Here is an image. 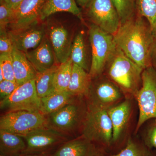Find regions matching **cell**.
Returning a JSON list of instances; mask_svg holds the SVG:
<instances>
[{
	"instance_id": "6da1fadb",
	"label": "cell",
	"mask_w": 156,
	"mask_h": 156,
	"mask_svg": "<svg viewBox=\"0 0 156 156\" xmlns=\"http://www.w3.org/2000/svg\"><path fill=\"white\" fill-rule=\"evenodd\" d=\"M117 47L143 69L151 66L154 34L144 17L136 15L120 25L113 35Z\"/></svg>"
},
{
	"instance_id": "7a4b0ae2",
	"label": "cell",
	"mask_w": 156,
	"mask_h": 156,
	"mask_svg": "<svg viewBox=\"0 0 156 156\" xmlns=\"http://www.w3.org/2000/svg\"><path fill=\"white\" fill-rule=\"evenodd\" d=\"M106 69L109 79L123 93L135 97L142 84L143 69L128 58L117 47L107 65Z\"/></svg>"
},
{
	"instance_id": "3957f363",
	"label": "cell",
	"mask_w": 156,
	"mask_h": 156,
	"mask_svg": "<svg viewBox=\"0 0 156 156\" xmlns=\"http://www.w3.org/2000/svg\"><path fill=\"white\" fill-rule=\"evenodd\" d=\"M89 39L92 59L89 74L92 79L100 76L116 50L113 35L92 23L89 27Z\"/></svg>"
},
{
	"instance_id": "277c9868",
	"label": "cell",
	"mask_w": 156,
	"mask_h": 156,
	"mask_svg": "<svg viewBox=\"0 0 156 156\" xmlns=\"http://www.w3.org/2000/svg\"><path fill=\"white\" fill-rule=\"evenodd\" d=\"M109 108L90 103L82 122V136L92 142L108 145L112 142Z\"/></svg>"
},
{
	"instance_id": "5b68a950",
	"label": "cell",
	"mask_w": 156,
	"mask_h": 156,
	"mask_svg": "<svg viewBox=\"0 0 156 156\" xmlns=\"http://www.w3.org/2000/svg\"><path fill=\"white\" fill-rule=\"evenodd\" d=\"M48 128L49 127L47 116L38 112H7L0 119V130L21 136Z\"/></svg>"
},
{
	"instance_id": "8992f818",
	"label": "cell",
	"mask_w": 156,
	"mask_h": 156,
	"mask_svg": "<svg viewBox=\"0 0 156 156\" xmlns=\"http://www.w3.org/2000/svg\"><path fill=\"white\" fill-rule=\"evenodd\" d=\"M139 108V117L135 132L148 121L156 119V69L152 66L144 69L142 84L135 95Z\"/></svg>"
},
{
	"instance_id": "52a82bcc",
	"label": "cell",
	"mask_w": 156,
	"mask_h": 156,
	"mask_svg": "<svg viewBox=\"0 0 156 156\" xmlns=\"http://www.w3.org/2000/svg\"><path fill=\"white\" fill-rule=\"evenodd\" d=\"M86 9L87 17L92 23L114 35L121 22L112 0H90Z\"/></svg>"
},
{
	"instance_id": "ba28073f",
	"label": "cell",
	"mask_w": 156,
	"mask_h": 156,
	"mask_svg": "<svg viewBox=\"0 0 156 156\" xmlns=\"http://www.w3.org/2000/svg\"><path fill=\"white\" fill-rule=\"evenodd\" d=\"M0 107L6 112L16 111L41 112V100L37 94L34 80L19 86L10 96L1 101Z\"/></svg>"
},
{
	"instance_id": "9c48e42d",
	"label": "cell",
	"mask_w": 156,
	"mask_h": 156,
	"mask_svg": "<svg viewBox=\"0 0 156 156\" xmlns=\"http://www.w3.org/2000/svg\"><path fill=\"white\" fill-rule=\"evenodd\" d=\"M27 144L24 155L41 154L67 141V135L49 128L22 136Z\"/></svg>"
},
{
	"instance_id": "30bf717a",
	"label": "cell",
	"mask_w": 156,
	"mask_h": 156,
	"mask_svg": "<svg viewBox=\"0 0 156 156\" xmlns=\"http://www.w3.org/2000/svg\"><path fill=\"white\" fill-rule=\"evenodd\" d=\"M46 34L52 45L56 62L61 64L70 56L73 42L69 32L64 26L56 20H49L45 24Z\"/></svg>"
},
{
	"instance_id": "8fae6325",
	"label": "cell",
	"mask_w": 156,
	"mask_h": 156,
	"mask_svg": "<svg viewBox=\"0 0 156 156\" xmlns=\"http://www.w3.org/2000/svg\"><path fill=\"white\" fill-rule=\"evenodd\" d=\"M74 101L47 116L49 128L67 135L77 127L82 121V111Z\"/></svg>"
},
{
	"instance_id": "7c38bea8",
	"label": "cell",
	"mask_w": 156,
	"mask_h": 156,
	"mask_svg": "<svg viewBox=\"0 0 156 156\" xmlns=\"http://www.w3.org/2000/svg\"><path fill=\"white\" fill-rule=\"evenodd\" d=\"M8 32L14 48L24 53L37 47L46 35L45 24L40 21L25 28Z\"/></svg>"
},
{
	"instance_id": "4fadbf2b",
	"label": "cell",
	"mask_w": 156,
	"mask_h": 156,
	"mask_svg": "<svg viewBox=\"0 0 156 156\" xmlns=\"http://www.w3.org/2000/svg\"><path fill=\"white\" fill-rule=\"evenodd\" d=\"M88 95L90 103L105 107L117 103L123 98V92L112 81L108 79H101L91 84Z\"/></svg>"
},
{
	"instance_id": "5bb4252c",
	"label": "cell",
	"mask_w": 156,
	"mask_h": 156,
	"mask_svg": "<svg viewBox=\"0 0 156 156\" xmlns=\"http://www.w3.org/2000/svg\"><path fill=\"white\" fill-rule=\"evenodd\" d=\"M45 0H23L16 10L13 21L9 25L10 30L25 28L39 22Z\"/></svg>"
},
{
	"instance_id": "9a60e30c",
	"label": "cell",
	"mask_w": 156,
	"mask_h": 156,
	"mask_svg": "<svg viewBox=\"0 0 156 156\" xmlns=\"http://www.w3.org/2000/svg\"><path fill=\"white\" fill-rule=\"evenodd\" d=\"M25 54L37 72H43L57 64L52 45L46 34L37 47Z\"/></svg>"
},
{
	"instance_id": "2e32d148",
	"label": "cell",
	"mask_w": 156,
	"mask_h": 156,
	"mask_svg": "<svg viewBox=\"0 0 156 156\" xmlns=\"http://www.w3.org/2000/svg\"><path fill=\"white\" fill-rule=\"evenodd\" d=\"M98 155L93 142L82 136L63 143L50 156H95Z\"/></svg>"
},
{
	"instance_id": "e0dca14e",
	"label": "cell",
	"mask_w": 156,
	"mask_h": 156,
	"mask_svg": "<svg viewBox=\"0 0 156 156\" xmlns=\"http://www.w3.org/2000/svg\"><path fill=\"white\" fill-rule=\"evenodd\" d=\"M131 108V104L128 100L109 108L108 114L112 126V142L119 140L126 128L130 119Z\"/></svg>"
},
{
	"instance_id": "ac0fdd59",
	"label": "cell",
	"mask_w": 156,
	"mask_h": 156,
	"mask_svg": "<svg viewBox=\"0 0 156 156\" xmlns=\"http://www.w3.org/2000/svg\"><path fill=\"white\" fill-rule=\"evenodd\" d=\"M11 56L15 81L19 86L35 80L37 71L27 58L25 53L14 47Z\"/></svg>"
},
{
	"instance_id": "d6986e66",
	"label": "cell",
	"mask_w": 156,
	"mask_h": 156,
	"mask_svg": "<svg viewBox=\"0 0 156 156\" xmlns=\"http://www.w3.org/2000/svg\"><path fill=\"white\" fill-rule=\"evenodd\" d=\"M89 73L73 63L71 77L67 91L74 97L88 95L92 83Z\"/></svg>"
},
{
	"instance_id": "ffe728a7",
	"label": "cell",
	"mask_w": 156,
	"mask_h": 156,
	"mask_svg": "<svg viewBox=\"0 0 156 156\" xmlns=\"http://www.w3.org/2000/svg\"><path fill=\"white\" fill-rule=\"evenodd\" d=\"M60 12H68L83 20L82 13L76 0H45L40 20L43 21L52 14Z\"/></svg>"
},
{
	"instance_id": "44dd1931",
	"label": "cell",
	"mask_w": 156,
	"mask_h": 156,
	"mask_svg": "<svg viewBox=\"0 0 156 156\" xmlns=\"http://www.w3.org/2000/svg\"><path fill=\"white\" fill-rule=\"evenodd\" d=\"M26 148V142L22 136L0 130L1 155L5 156H23Z\"/></svg>"
},
{
	"instance_id": "7402d4cb",
	"label": "cell",
	"mask_w": 156,
	"mask_h": 156,
	"mask_svg": "<svg viewBox=\"0 0 156 156\" xmlns=\"http://www.w3.org/2000/svg\"><path fill=\"white\" fill-rule=\"evenodd\" d=\"M74 97L68 91H54L41 98V112L48 116L74 100Z\"/></svg>"
},
{
	"instance_id": "603a6c76",
	"label": "cell",
	"mask_w": 156,
	"mask_h": 156,
	"mask_svg": "<svg viewBox=\"0 0 156 156\" xmlns=\"http://www.w3.org/2000/svg\"><path fill=\"white\" fill-rule=\"evenodd\" d=\"M58 65H55L50 69L43 72H37L34 80L35 85L37 94L41 99L55 91L54 76Z\"/></svg>"
},
{
	"instance_id": "cb8c5ba5",
	"label": "cell",
	"mask_w": 156,
	"mask_h": 156,
	"mask_svg": "<svg viewBox=\"0 0 156 156\" xmlns=\"http://www.w3.org/2000/svg\"><path fill=\"white\" fill-rule=\"evenodd\" d=\"M69 58L73 64L80 66L89 72L87 48L83 32L78 33L74 39Z\"/></svg>"
},
{
	"instance_id": "d4e9b609",
	"label": "cell",
	"mask_w": 156,
	"mask_h": 156,
	"mask_svg": "<svg viewBox=\"0 0 156 156\" xmlns=\"http://www.w3.org/2000/svg\"><path fill=\"white\" fill-rule=\"evenodd\" d=\"M73 63L70 58L58 65L54 76L55 91H67L71 77Z\"/></svg>"
},
{
	"instance_id": "484cf974",
	"label": "cell",
	"mask_w": 156,
	"mask_h": 156,
	"mask_svg": "<svg viewBox=\"0 0 156 156\" xmlns=\"http://www.w3.org/2000/svg\"><path fill=\"white\" fill-rule=\"evenodd\" d=\"M136 13L147 20L153 30L156 28V0H136Z\"/></svg>"
},
{
	"instance_id": "4316f807",
	"label": "cell",
	"mask_w": 156,
	"mask_h": 156,
	"mask_svg": "<svg viewBox=\"0 0 156 156\" xmlns=\"http://www.w3.org/2000/svg\"><path fill=\"white\" fill-rule=\"evenodd\" d=\"M116 9L121 24L136 14V0H112Z\"/></svg>"
},
{
	"instance_id": "83f0119b",
	"label": "cell",
	"mask_w": 156,
	"mask_h": 156,
	"mask_svg": "<svg viewBox=\"0 0 156 156\" xmlns=\"http://www.w3.org/2000/svg\"><path fill=\"white\" fill-rule=\"evenodd\" d=\"M112 156H155L151 149L141 145L131 139H129L125 148L116 154Z\"/></svg>"
},
{
	"instance_id": "f1b7e54d",
	"label": "cell",
	"mask_w": 156,
	"mask_h": 156,
	"mask_svg": "<svg viewBox=\"0 0 156 156\" xmlns=\"http://www.w3.org/2000/svg\"><path fill=\"white\" fill-rule=\"evenodd\" d=\"M0 69L2 70L5 80L15 81L11 54L4 53L1 54Z\"/></svg>"
},
{
	"instance_id": "f546056e",
	"label": "cell",
	"mask_w": 156,
	"mask_h": 156,
	"mask_svg": "<svg viewBox=\"0 0 156 156\" xmlns=\"http://www.w3.org/2000/svg\"><path fill=\"white\" fill-rule=\"evenodd\" d=\"M14 17V10L4 4L0 5V30H5L12 22Z\"/></svg>"
},
{
	"instance_id": "4dcf8cb0",
	"label": "cell",
	"mask_w": 156,
	"mask_h": 156,
	"mask_svg": "<svg viewBox=\"0 0 156 156\" xmlns=\"http://www.w3.org/2000/svg\"><path fill=\"white\" fill-rule=\"evenodd\" d=\"M144 135V144L151 149H156V119H151Z\"/></svg>"
},
{
	"instance_id": "1f68e13d",
	"label": "cell",
	"mask_w": 156,
	"mask_h": 156,
	"mask_svg": "<svg viewBox=\"0 0 156 156\" xmlns=\"http://www.w3.org/2000/svg\"><path fill=\"white\" fill-rule=\"evenodd\" d=\"M19 86L15 81L5 80L0 82L1 101L10 96Z\"/></svg>"
},
{
	"instance_id": "d6a6232c",
	"label": "cell",
	"mask_w": 156,
	"mask_h": 156,
	"mask_svg": "<svg viewBox=\"0 0 156 156\" xmlns=\"http://www.w3.org/2000/svg\"><path fill=\"white\" fill-rule=\"evenodd\" d=\"M0 53L11 54L14 46L7 30H0Z\"/></svg>"
},
{
	"instance_id": "836d02e7",
	"label": "cell",
	"mask_w": 156,
	"mask_h": 156,
	"mask_svg": "<svg viewBox=\"0 0 156 156\" xmlns=\"http://www.w3.org/2000/svg\"><path fill=\"white\" fill-rule=\"evenodd\" d=\"M154 34V42L151 53V64L156 69V28L153 30Z\"/></svg>"
},
{
	"instance_id": "e575fe53",
	"label": "cell",
	"mask_w": 156,
	"mask_h": 156,
	"mask_svg": "<svg viewBox=\"0 0 156 156\" xmlns=\"http://www.w3.org/2000/svg\"><path fill=\"white\" fill-rule=\"evenodd\" d=\"M23 0H1V4H4L11 9L15 10Z\"/></svg>"
},
{
	"instance_id": "d590c367",
	"label": "cell",
	"mask_w": 156,
	"mask_h": 156,
	"mask_svg": "<svg viewBox=\"0 0 156 156\" xmlns=\"http://www.w3.org/2000/svg\"><path fill=\"white\" fill-rule=\"evenodd\" d=\"M89 1L90 0H76L77 4L83 8H86Z\"/></svg>"
},
{
	"instance_id": "8d00e7d4",
	"label": "cell",
	"mask_w": 156,
	"mask_h": 156,
	"mask_svg": "<svg viewBox=\"0 0 156 156\" xmlns=\"http://www.w3.org/2000/svg\"><path fill=\"white\" fill-rule=\"evenodd\" d=\"M23 156H45L41 154H30L24 155Z\"/></svg>"
},
{
	"instance_id": "74e56055",
	"label": "cell",
	"mask_w": 156,
	"mask_h": 156,
	"mask_svg": "<svg viewBox=\"0 0 156 156\" xmlns=\"http://www.w3.org/2000/svg\"><path fill=\"white\" fill-rule=\"evenodd\" d=\"M0 156H4V155H0Z\"/></svg>"
},
{
	"instance_id": "f35d334b",
	"label": "cell",
	"mask_w": 156,
	"mask_h": 156,
	"mask_svg": "<svg viewBox=\"0 0 156 156\" xmlns=\"http://www.w3.org/2000/svg\"><path fill=\"white\" fill-rule=\"evenodd\" d=\"M95 156H99V155H98Z\"/></svg>"
},
{
	"instance_id": "ab89813d",
	"label": "cell",
	"mask_w": 156,
	"mask_h": 156,
	"mask_svg": "<svg viewBox=\"0 0 156 156\" xmlns=\"http://www.w3.org/2000/svg\"><path fill=\"white\" fill-rule=\"evenodd\" d=\"M155 156H156V153H155Z\"/></svg>"
}]
</instances>
